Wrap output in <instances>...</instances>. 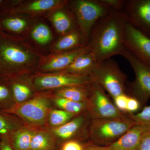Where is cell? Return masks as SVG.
Returning a JSON list of instances; mask_svg holds the SVG:
<instances>
[{"label": "cell", "instance_id": "cell-30", "mask_svg": "<svg viewBox=\"0 0 150 150\" xmlns=\"http://www.w3.org/2000/svg\"><path fill=\"white\" fill-rule=\"evenodd\" d=\"M129 96L123 94L116 97L113 100L114 103L118 110L124 113H127V105Z\"/></svg>", "mask_w": 150, "mask_h": 150}, {"label": "cell", "instance_id": "cell-28", "mask_svg": "<svg viewBox=\"0 0 150 150\" xmlns=\"http://www.w3.org/2000/svg\"><path fill=\"white\" fill-rule=\"evenodd\" d=\"M137 125L146 126L150 129V106H145L137 114H129Z\"/></svg>", "mask_w": 150, "mask_h": 150}, {"label": "cell", "instance_id": "cell-16", "mask_svg": "<svg viewBox=\"0 0 150 150\" xmlns=\"http://www.w3.org/2000/svg\"><path fill=\"white\" fill-rule=\"evenodd\" d=\"M64 8L54 11L49 17L56 31L62 35L78 29L71 12Z\"/></svg>", "mask_w": 150, "mask_h": 150}, {"label": "cell", "instance_id": "cell-19", "mask_svg": "<svg viewBox=\"0 0 150 150\" xmlns=\"http://www.w3.org/2000/svg\"><path fill=\"white\" fill-rule=\"evenodd\" d=\"M85 46L80 33L78 29H76L62 35L55 43L53 50L59 54Z\"/></svg>", "mask_w": 150, "mask_h": 150}, {"label": "cell", "instance_id": "cell-9", "mask_svg": "<svg viewBox=\"0 0 150 150\" xmlns=\"http://www.w3.org/2000/svg\"><path fill=\"white\" fill-rule=\"evenodd\" d=\"M121 11L128 23L150 37V0H124Z\"/></svg>", "mask_w": 150, "mask_h": 150}, {"label": "cell", "instance_id": "cell-10", "mask_svg": "<svg viewBox=\"0 0 150 150\" xmlns=\"http://www.w3.org/2000/svg\"><path fill=\"white\" fill-rule=\"evenodd\" d=\"M93 82L90 75L73 74L60 72L38 76L33 80L37 89L61 88L71 86L86 85Z\"/></svg>", "mask_w": 150, "mask_h": 150}, {"label": "cell", "instance_id": "cell-31", "mask_svg": "<svg viewBox=\"0 0 150 150\" xmlns=\"http://www.w3.org/2000/svg\"><path fill=\"white\" fill-rule=\"evenodd\" d=\"M83 145L79 141L71 140L63 144L62 150H83Z\"/></svg>", "mask_w": 150, "mask_h": 150}, {"label": "cell", "instance_id": "cell-4", "mask_svg": "<svg viewBox=\"0 0 150 150\" xmlns=\"http://www.w3.org/2000/svg\"><path fill=\"white\" fill-rule=\"evenodd\" d=\"M135 125L128 113L121 118L91 119L88 128L89 142L99 146H108Z\"/></svg>", "mask_w": 150, "mask_h": 150}, {"label": "cell", "instance_id": "cell-21", "mask_svg": "<svg viewBox=\"0 0 150 150\" xmlns=\"http://www.w3.org/2000/svg\"><path fill=\"white\" fill-rule=\"evenodd\" d=\"M55 141L53 137L45 131H35L29 150H54Z\"/></svg>", "mask_w": 150, "mask_h": 150}, {"label": "cell", "instance_id": "cell-24", "mask_svg": "<svg viewBox=\"0 0 150 150\" xmlns=\"http://www.w3.org/2000/svg\"><path fill=\"white\" fill-rule=\"evenodd\" d=\"M8 113L0 112V136L8 138L10 136L21 126L18 121Z\"/></svg>", "mask_w": 150, "mask_h": 150}, {"label": "cell", "instance_id": "cell-18", "mask_svg": "<svg viewBox=\"0 0 150 150\" xmlns=\"http://www.w3.org/2000/svg\"><path fill=\"white\" fill-rule=\"evenodd\" d=\"M92 83L59 88L56 92V96L75 102L86 103L91 93Z\"/></svg>", "mask_w": 150, "mask_h": 150}, {"label": "cell", "instance_id": "cell-17", "mask_svg": "<svg viewBox=\"0 0 150 150\" xmlns=\"http://www.w3.org/2000/svg\"><path fill=\"white\" fill-rule=\"evenodd\" d=\"M98 63L88 51L78 56L67 69L60 72L90 76Z\"/></svg>", "mask_w": 150, "mask_h": 150}, {"label": "cell", "instance_id": "cell-25", "mask_svg": "<svg viewBox=\"0 0 150 150\" xmlns=\"http://www.w3.org/2000/svg\"><path fill=\"white\" fill-rule=\"evenodd\" d=\"M28 23L25 19L18 16L6 18L1 21L0 25L8 31L14 33H20L24 31Z\"/></svg>", "mask_w": 150, "mask_h": 150}, {"label": "cell", "instance_id": "cell-33", "mask_svg": "<svg viewBox=\"0 0 150 150\" xmlns=\"http://www.w3.org/2000/svg\"><path fill=\"white\" fill-rule=\"evenodd\" d=\"M100 1L111 8L118 11H121L124 4V0H100Z\"/></svg>", "mask_w": 150, "mask_h": 150}, {"label": "cell", "instance_id": "cell-1", "mask_svg": "<svg viewBox=\"0 0 150 150\" xmlns=\"http://www.w3.org/2000/svg\"><path fill=\"white\" fill-rule=\"evenodd\" d=\"M128 23L121 11L113 8L98 19L92 28L86 47L98 63L126 49L124 36Z\"/></svg>", "mask_w": 150, "mask_h": 150}, {"label": "cell", "instance_id": "cell-20", "mask_svg": "<svg viewBox=\"0 0 150 150\" xmlns=\"http://www.w3.org/2000/svg\"><path fill=\"white\" fill-rule=\"evenodd\" d=\"M35 132L31 129L22 128L13 132L8 139L14 150H29Z\"/></svg>", "mask_w": 150, "mask_h": 150}, {"label": "cell", "instance_id": "cell-12", "mask_svg": "<svg viewBox=\"0 0 150 150\" xmlns=\"http://www.w3.org/2000/svg\"><path fill=\"white\" fill-rule=\"evenodd\" d=\"M91 118L87 112L76 115L70 121L53 130L54 134L62 141L67 142L74 140L82 133L88 134Z\"/></svg>", "mask_w": 150, "mask_h": 150}, {"label": "cell", "instance_id": "cell-35", "mask_svg": "<svg viewBox=\"0 0 150 150\" xmlns=\"http://www.w3.org/2000/svg\"><path fill=\"white\" fill-rule=\"evenodd\" d=\"M83 150H110L108 146H99L90 142L83 145Z\"/></svg>", "mask_w": 150, "mask_h": 150}, {"label": "cell", "instance_id": "cell-13", "mask_svg": "<svg viewBox=\"0 0 150 150\" xmlns=\"http://www.w3.org/2000/svg\"><path fill=\"white\" fill-rule=\"evenodd\" d=\"M149 130L146 126L136 124L119 139L108 146L110 150H137L143 135Z\"/></svg>", "mask_w": 150, "mask_h": 150}, {"label": "cell", "instance_id": "cell-32", "mask_svg": "<svg viewBox=\"0 0 150 150\" xmlns=\"http://www.w3.org/2000/svg\"><path fill=\"white\" fill-rule=\"evenodd\" d=\"M137 150H150V130L143 135Z\"/></svg>", "mask_w": 150, "mask_h": 150}, {"label": "cell", "instance_id": "cell-15", "mask_svg": "<svg viewBox=\"0 0 150 150\" xmlns=\"http://www.w3.org/2000/svg\"><path fill=\"white\" fill-rule=\"evenodd\" d=\"M68 2L61 0H35L19 6L11 12L37 14L63 8L67 6Z\"/></svg>", "mask_w": 150, "mask_h": 150}, {"label": "cell", "instance_id": "cell-14", "mask_svg": "<svg viewBox=\"0 0 150 150\" xmlns=\"http://www.w3.org/2000/svg\"><path fill=\"white\" fill-rule=\"evenodd\" d=\"M88 51L85 46L57 54L45 62L41 67V69L44 71H62L70 66L78 56Z\"/></svg>", "mask_w": 150, "mask_h": 150}, {"label": "cell", "instance_id": "cell-26", "mask_svg": "<svg viewBox=\"0 0 150 150\" xmlns=\"http://www.w3.org/2000/svg\"><path fill=\"white\" fill-rule=\"evenodd\" d=\"M76 115L62 110H51L48 118L51 126L57 127L71 120Z\"/></svg>", "mask_w": 150, "mask_h": 150}, {"label": "cell", "instance_id": "cell-2", "mask_svg": "<svg viewBox=\"0 0 150 150\" xmlns=\"http://www.w3.org/2000/svg\"><path fill=\"white\" fill-rule=\"evenodd\" d=\"M37 53L0 30V73L12 75L30 69L38 64Z\"/></svg>", "mask_w": 150, "mask_h": 150}, {"label": "cell", "instance_id": "cell-8", "mask_svg": "<svg viewBox=\"0 0 150 150\" xmlns=\"http://www.w3.org/2000/svg\"><path fill=\"white\" fill-rule=\"evenodd\" d=\"M86 104V112L91 119L121 118L127 114L118 110L104 89L95 83H92L91 93Z\"/></svg>", "mask_w": 150, "mask_h": 150}, {"label": "cell", "instance_id": "cell-23", "mask_svg": "<svg viewBox=\"0 0 150 150\" xmlns=\"http://www.w3.org/2000/svg\"><path fill=\"white\" fill-rule=\"evenodd\" d=\"M31 38L39 45L48 44L52 39V34L49 27L46 24L39 23L33 28L31 32Z\"/></svg>", "mask_w": 150, "mask_h": 150}, {"label": "cell", "instance_id": "cell-38", "mask_svg": "<svg viewBox=\"0 0 150 150\" xmlns=\"http://www.w3.org/2000/svg\"><path fill=\"white\" fill-rule=\"evenodd\" d=\"M1 25H0V30H1Z\"/></svg>", "mask_w": 150, "mask_h": 150}, {"label": "cell", "instance_id": "cell-11", "mask_svg": "<svg viewBox=\"0 0 150 150\" xmlns=\"http://www.w3.org/2000/svg\"><path fill=\"white\" fill-rule=\"evenodd\" d=\"M124 44L125 48L141 62L150 66V37L127 23Z\"/></svg>", "mask_w": 150, "mask_h": 150}, {"label": "cell", "instance_id": "cell-22", "mask_svg": "<svg viewBox=\"0 0 150 150\" xmlns=\"http://www.w3.org/2000/svg\"><path fill=\"white\" fill-rule=\"evenodd\" d=\"M54 102L62 110L76 115L86 112V103L75 102L57 97L54 99Z\"/></svg>", "mask_w": 150, "mask_h": 150}, {"label": "cell", "instance_id": "cell-3", "mask_svg": "<svg viewBox=\"0 0 150 150\" xmlns=\"http://www.w3.org/2000/svg\"><path fill=\"white\" fill-rule=\"evenodd\" d=\"M67 6L72 15L86 46L94 25L106 15L111 8L100 0H75L68 2Z\"/></svg>", "mask_w": 150, "mask_h": 150}, {"label": "cell", "instance_id": "cell-5", "mask_svg": "<svg viewBox=\"0 0 150 150\" xmlns=\"http://www.w3.org/2000/svg\"><path fill=\"white\" fill-rule=\"evenodd\" d=\"M90 76L93 82L107 91L112 99L126 94L127 75L113 59L110 58L100 62Z\"/></svg>", "mask_w": 150, "mask_h": 150}, {"label": "cell", "instance_id": "cell-7", "mask_svg": "<svg viewBox=\"0 0 150 150\" xmlns=\"http://www.w3.org/2000/svg\"><path fill=\"white\" fill-rule=\"evenodd\" d=\"M51 108L50 100L46 97L39 96L25 102L13 105L2 111L16 115L30 124L40 126L46 123Z\"/></svg>", "mask_w": 150, "mask_h": 150}, {"label": "cell", "instance_id": "cell-36", "mask_svg": "<svg viewBox=\"0 0 150 150\" xmlns=\"http://www.w3.org/2000/svg\"><path fill=\"white\" fill-rule=\"evenodd\" d=\"M0 150H14L8 137H1Z\"/></svg>", "mask_w": 150, "mask_h": 150}, {"label": "cell", "instance_id": "cell-27", "mask_svg": "<svg viewBox=\"0 0 150 150\" xmlns=\"http://www.w3.org/2000/svg\"><path fill=\"white\" fill-rule=\"evenodd\" d=\"M11 92L13 98L18 103L26 100L31 95V89L24 84L14 82L11 84Z\"/></svg>", "mask_w": 150, "mask_h": 150}, {"label": "cell", "instance_id": "cell-37", "mask_svg": "<svg viewBox=\"0 0 150 150\" xmlns=\"http://www.w3.org/2000/svg\"><path fill=\"white\" fill-rule=\"evenodd\" d=\"M3 1H2V0H0V5H1V4L2 3H3Z\"/></svg>", "mask_w": 150, "mask_h": 150}, {"label": "cell", "instance_id": "cell-6", "mask_svg": "<svg viewBox=\"0 0 150 150\" xmlns=\"http://www.w3.org/2000/svg\"><path fill=\"white\" fill-rule=\"evenodd\" d=\"M121 56L129 62L135 75L134 81L126 83V94L138 100L144 108L150 98V66L137 59L126 48Z\"/></svg>", "mask_w": 150, "mask_h": 150}, {"label": "cell", "instance_id": "cell-34", "mask_svg": "<svg viewBox=\"0 0 150 150\" xmlns=\"http://www.w3.org/2000/svg\"><path fill=\"white\" fill-rule=\"evenodd\" d=\"M11 96V92L8 88L4 85L0 84V102L7 101Z\"/></svg>", "mask_w": 150, "mask_h": 150}, {"label": "cell", "instance_id": "cell-29", "mask_svg": "<svg viewBox=\"0 0 150 150\" xmlns=\"http://www.w3.org/2000/svg\"><path fill=\"white\" fill-rule=\"evenodd\" d=\"M143 108L142 104L138 100L129 96L127 105V113L134 114V112H139Z\"/></svg>", "mask_w": 150, "mask_h": 150}]
</instances>
